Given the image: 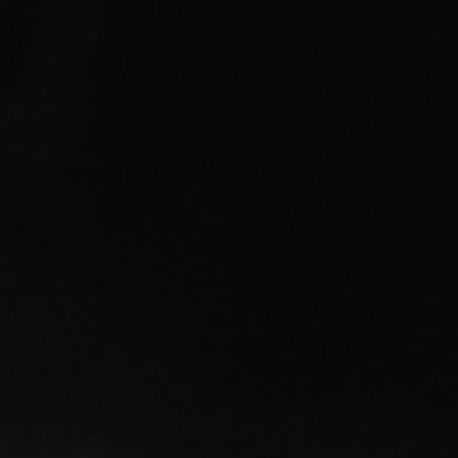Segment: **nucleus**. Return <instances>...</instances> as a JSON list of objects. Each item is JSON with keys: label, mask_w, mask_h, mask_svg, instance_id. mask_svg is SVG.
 <instances>
[]
</instances>
